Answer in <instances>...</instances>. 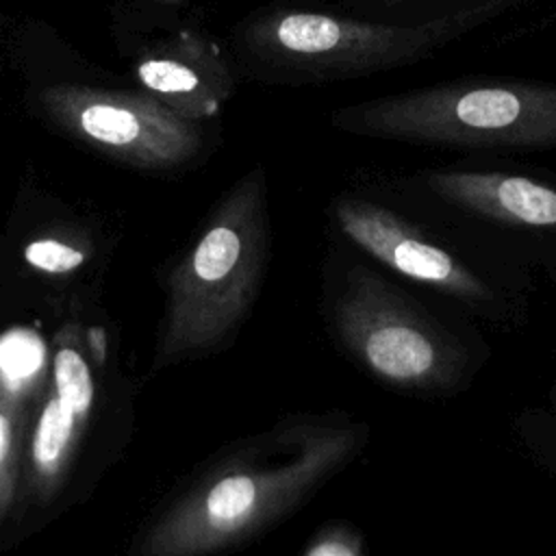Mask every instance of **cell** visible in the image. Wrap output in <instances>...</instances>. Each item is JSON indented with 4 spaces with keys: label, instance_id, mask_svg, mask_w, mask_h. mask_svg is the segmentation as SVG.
<instances>
[{
    "label": "cell",
    "instance_id": "cell-1",
    "mask_svg": "<svg viewBox=\"0 0 556 556\" xmlns=\"http://www.w3.org/2000/svg\"><path fill=\"white\" fill-rule=\"evenodd\" d=\"M369 428L295 415L241 445L172 502L130 556H213L293 515L365 447Z\"/></svg>",
    "mask_w": 556,
    "mask_h": 556
},
{
    "label": "cell",
    "instance_id": "cell-2",
    "mask_svg": "<svg viewBox=\"0 0 556 556\" xmlns=\"http://www.w3.org/2000/svg\"><path fill=\"white\" fill-rule=\"evenodd\" d=\"M534 0H480L421 24H389L306 7H265L235 35L245 72L269 85H313L410 65Z\"/></svg>",
    "mask_w": 556,
    "mask_h": 556
},
{
    "label": "cell",
    "instance_id": "cell-14",
    "mask_svg": "<svg viewBox=\"0 0 556 556\" xmlns=\"http://www.w3.org/2000/svg\"><path fill=\"white\" fill-rule=\"evenodd\" d=\"M83 250L74 248L72 243L59 241V239H39L28 248V258L37 267L46 269H67L83 261Z\"/></svg>",
    "mask_w": 556,
    "mask_h": 556
},
{
    "label": "cell",
    "instance_id": "cell-10",
    "mask_svg": "<svg viewBox=\"0 0 556 556\" xmlns=\"http://www.w3.org/2000/svg\"><path fill=\"white\" fill-rule=\"evenodd\" d=\"M141 93L187 119L215 117L235 91V72L219 48L198 33H182L135 63Z\"/></svg>",
    "mask_w": 556,
    "mask_h": 556
},
{
    "label": "cell",
    "instance_id": "cell-4",
    "mask_svg": "<svg viewBox=\"0 0 556 556\" xmlns=\"http://www.w3.org/2000/svg\"><path fill=\"white\" fill-rule=\"evenodd\" d=\"M330 126L369 139L489 150L556 148V83L452 80L354 102Z\"/></svg>",
    "mask_w": 556,
    "mask_h": 556
},
{
    "label": "cell",
    "instance_id": "cell-8",
    "mask_svg": "<svg viewBox=\"0 0 556 556\" xmlns=\"http://www.w3.org/2000/svg\"><path fill=\"white\" fill-rule=\"evenodd\" d=\"M337 228L389 269L441 293L482 306L493 300L489 287L454 254L432 243L391 208L358 195H337L330 204Z\"/></svg>",
    "mask_w": 556,
    "mask_h": 556
},
{
    "label": "cell",
    "instance_id": "cell-11",
    "mask_svg": "<svg viewBox=\"0 0 556 556\" xmlns=\"http://www.w3.org/2000/svg\"><path fill=\"white\" fill-rule=\"evenodd\" d=\"M28 387L0 371V526L11 513L24 469Z\"/></svg>",
    "mask_w": 556,
    "mask_h": 556
},
{
    "label": "cell",
    "instance_id": "cell-6",
    "mask_svg": "<svg viewBox=\"0 0 556 556\" xmlns=\"http://www.w3.org/2000/svg\"><path fill=\"white\" fill-rule=\"evenodd\" d=\"M39 104L72 137L132 167H180L204 146L200 122L146 93L52 85L39 93Z\"/></svg>",
    "mask_w": 556,
    "mask_h": 556
},
{
    "label": "cell",
    "instance_id": "cell-5",
    "mask_svg": "<svg viewBox=\"0 0 556 556\" xmlns=\"http://www.w3.org/2000/svg\"><path fill=\"white\" fill-rule=\"evenodd\" d=\"M332 328L367 374L402 393H445L465 374L458 341L413 298L363 265L345 274L332 302Z\"/></svg>",
    "mask_w": 556,
    "mask_h": 556
},
{
    "label": "cell",
    "instance_id": "cell-15",
    "mask_svg": "<svg viewBox=\"0 0 556 556\" xmlns=\"http://www.w3.org/2000/svg\"><path fill=\"white\" fill-rule=\"evenodd\" d=\"M159 2H178V0H159Z\"/></svg>",
    "mask_w": 556,
    "mask_h": 556
},
{
    "label": "cell",
    "instance_id": "cell-12",
    "mask_svg": "<svg viewBox=\"0 0 556 556\" xmlns=\"http://www.w3.org/2000/svg\"><path fill=\"white\" fill-rule=\"evenodd\" d=\"M480 0H343L348 9L356 11L361 20L387 17L389 24H421L450 15Z\"/></svg>",
    "mask_w": 556,
    "mask_h": 556
},
{
    "label": "cell",
    "instance_id": "cell-13",
    "mask_svg": "<svg viewBox=\"0 0 556 556\" xmlns=\"http://www.w3.org/2000/svg\"><path fill=\"white\" fill-rule=\"evenodd\" d=\"M302 556H365V545L358 528L348 521H330L315 532Z\"/></svg>",
    "mask_w": 556,
    "mask_h": 556
},
{
    "label": "cell",
    "instance_id": "cell-3",
    "mask_svg": "<svg viewBox=\"0 0 556 556\" xmlns=\"http://www.w3.org/2000/svg\"><path fill=\"white\" fill-rule=\"evenodd\" d=\"M267 261V174L254 165L217 202L167 276L154 367L226 348L258 298Z\"/></svg>",
    "mask_w": 556,
    "mask_h": 556
},
{
    "label": "cell",
    "instance_id": "cell-9",
    "mask_svg": "<svg viewBox=\"0 0 556 556\" xmlns=\"http://www.w3.org/2000/svg\"><path fill=\"white\" fill-rule=\"evenodd\" d=\"M413 182L463 213L523 230H556V182L504 169L437 167Z\"/></svg>",
    "mask_w": 556,
    "mask_h": 556
},
{
    "label": "cell",
    "instance_id": "cell-7",
    "mask_svg": "<svg viewBox=\"0 0 556 556\" xmlns=\"http://www.w3.org/2000/svg\"><path fill=\"white\" fill-rule=\"evenodd\" d=\"M91 406L93 376L74 328H65L54 339L48 376L37 393L35 417L26 432V478L39 500H48L61 486Z\"/></svg>",
    "mask_w": 556,
    "mask_h": 556
}]
</instances>
